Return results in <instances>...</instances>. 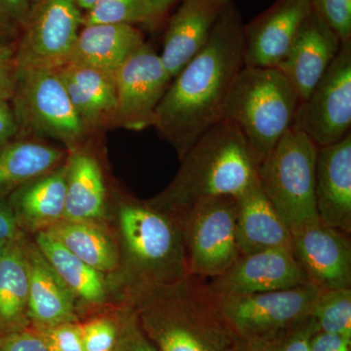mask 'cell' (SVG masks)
<instances>
[{
  "instance_id": "1",
  "label": "cell",
  "mask_w": 351,
  "mask_h": 351,
  "mask_svg": "<svg viewBox=\"0 0 351 351\" xmlns=\"http://www.w3.org/2000/svg\"><path fill=\"white\" fill-rule=\"evenodd\" d=\"M243 68L244 23L232 2L202 49L173 78L156 108L154 126L180 159L223 119L228 95Z\"/></svg>"
},
{
  "instance_id": "2",
  "label": "cell",
  "mask_w": 351,
  "mask_h": 351,
  "mask_svg": "<svg viewBox=\"0 0 351 351\" xmlns=\"http://www.w3.org/2000/svg\"><path fill=\"white\" fill-rule=\"evenodd\" d=\"M138 326L157 351H234L237 337L202 279L132 286Z\"/></svg>"
},
{
  "instance_id": "3",
  "label": "cell",
  "mask_w": 351,
  "mask_h": 351,
  "mask_svg": "<svg viewBox=\"0 0 351 351\" xmlns=\"http://www.w3.org/2000/svg\"><path fill=\"white\" fill-rule=\"evenodd\" d=\"M181 160L175 179L151 202L176 217L206 198L237 197L257 180L260 165L239 127L226 119L201 135Z\"/></svg>"
},
{
  "instance_id": "4",
  "label": "cell",
  "mask_w": 351,
  "mask_h": 351,
  "mask_svg": "<svg viewBox=\"0 0 351 351\" xmlns=\"http://www.w3.org/2000/svg\"><path fill=\"white\" fill-rule=\"evenodd\" d=\"M299 104L278 69L244 66L228 95L223 119L239 127L261 163L292 128Z\"/></svg>"
},
{
  "instance_id": "5",
  "label": "cell",
  "mask_w": 351,
  "mask_h": 351,
  "mask_svg": "<svg viewBox=\"0 0 351 351\" xmlns=\"http://www.w3.org/2000/svg\"><path fill=\"white\" fill-rule=\"evenodd\" d=\"M119 230L133 285L169 284L188 276L179 218L152 203L120 207Z\"/></svg>"
},
{
  "instance_id": "6",
  "label": "cell",
  "mask_w": 351,
  "mask_h": 351,
  "mask_svg": "<svg viewBox=\"0 0 351 351\" xmlns=\"http://www.w3.org/2000/svg\"><path fill=\"white\" fill-rule=\"evenodd\" d=\"M317 152L311 138L291 128L258 165L261 189L291 232L320 221L315 197Z\"/></svg>"
},
{
  "instance_id": "7",
  "label": "cell",
  "mask_w": 351,
  "mask_h": 351,
  "mask_svg": "<svg viewBox=\"0 0 351 351\" xmlns=\"http://www.w3.org/2000/svg\"><path fill=\"white\" fill-rule=\"evenodd\" d=\"M237 215V197L226 195L198 201L177 216L189 276L210 280L239 257Z\"/></svg>"
},
{
  "instance_id": "8",
  "label": "cell",
  "mask_w": 351,
  "mask_h": 351,
  "mask_svg": "<svg viewBox=\"0 0 351 351\" xmlns=\"http://www.w3.org/2000/svg\"><path fill=\"white\" fill-rule=\"evenodd\" d=\"M14 113L18 126L75 149L86 134L57 69L16 73Z\"/></svg>"
},
{
  "instance_id": "9",
  "label": "cell",
  "mask_w": 351,
  "mask_h": 351,
  "mask_svg": "<svg viewBox=\"0 0 351 351\" xmlns=\"http://www.w3.org/2000/svg\"><path fill=\"white\" fill-rule=\"evenodd\" d=\"M82 25L75 0H32L14 60L16 73L68 63Z\"/></svg>"
},
{
  "instance_id": "10",
  "label": "cell",
  "mask_w": 351,
  "mask_h": 351,
  "mask_svg": "<svg viewBox=\"0 0 351 351\" xmlns=\"http://www.w3.org/2000/svg\"><path fill=\"white\" fill-rule=\"evenodd\" d=\"M320 291L306 283L257 294L212 295L228 326L237 337L245 338L280 331L309 319Z\"/></svg>"
},
{
  "instance_id": "11",
  "label": "cell",
  "mask_w": 351,
  "mask_h": 351,
  "mask_svg": "<svg viewBox=\"0 0 351 351\" xmlns=\"http://www.w3.org/2000/svg\"><path fill=\"white\" fill-rule=\"evenodd\" d=\"M351 127V43L341 44L326 73L295 112L292 128L320 147L341 142Z\"/></svg>"
},
{
  "instance_id": "12",
  "label": "cell",
  "mask_w": 351,
  "mask_h": 351,
  "mask_svg": "<svg viewBox=\"0 0 351 351\" xmlns=\"http://www.w3.org/2000/svg\"><path fill=\"white\" fill-rule=\"evenodd\" d=\"M117 108L112 123L142 130L154 126L156 108L172 82L160 55L145 43L114 73Z\"/></svg>"
},
{
  "instance_id": "13",
  "label": "cell",
  "mask_w": 351,
  "mask_h": 351,
  "mask_svg": "<svg viewBox=\"0 0 351 351\" xmlns=\"http://www.w3.org/2000/svg\"><path fill=\"white\" fill-rule=\"evenodd\" d=\"M216 297L257 294L309 283L292 248H272L239 255L221 276L205 281Z\"/></svg>"
},
{
  "instance_id": "14",
  "label": "cell",
  "mask_w": 351,
  "mask_h": 351,
  "mask_svg": "<svg viewBox=\"0 0 351 351\" xmlns=\"http://www.w3.org/2000/svg\"><path fill=\"white\" fill-rule=\"evenodd\" d=\"M292 250L309 283L320 290L351 288L350 234L319 221L292 232Z\"/></svg>"
},
{
  "instance_id": "15",
  "label": "cell",
  "mask_w": 351,
  "mask_h": 351,
  "mask_svg": "<svg viewBox=\"0 0 351 351\" xmlns=\"http://www.w3.org/2000/svg\"><path fill=\"white\" fill-rule=\"evenodd\" d=\"M311 10V0H276L244 24V66L277 68Z\"/></svg>"
},
{
  "instance_id": "16",
  "label": "cell",
  "mask_w": 351,
  "mask_h": 351,
  "mask_svg": "<svg viewBox=\"0 0 351 351\" xmlns=\"http://www.w3.org/2000/svg\"><path fill=\"white\" fill-rule=\"evenodd\" d=\"M338 36L311 10L278 69L294 88L300 103L326 73L341 47Z\"/></svg>"
},
{
  "instance_id": "17",
  "label": "cell",
  "mask_w": 351,
  "mask_h": 351,
  "mask_svg": "<svg viewBox=\"0 0 351 351\" xmlns=\"http://www.w3.org/2000/svg\"><path fill=\"white\" fill-rule=\"evenodd\" d=\"M164 34L160 58L171 77L206 44L226 7L234 0H180Z\"/></svg>"
},
{
  "instance_id": "18",
  "label": "cell",
  "mask_w": 351,
  "mask_h": 351,
  "mask_svg": "<svg viewBox=\"0 0 351 351\" xmlns=\"http://www.w3.org/2000/svg\"><path fill=\"white\" fill-rule=\"evenodd\" d=\"M318 217L325 225L351 233V134L318 149L315 169Z\"/></svg>"
},
{
  "instance_id": "19",
  "label": "cell",
  "mask_w": 351,
  "mask_h": 351,
  "mask_svg": "<svg viewBox=\"0 0 351 351\" xmlns=\"http://www.w3.org/2000/svg\"><path fill=\"white\" fill-rule=\"evenodd\" d=\"M29 267V315L31 327L36 330L66 322H78L76 298L58 276L36 243L25 241Z\"/></svg>"
},
{
  "instance_id": "20",
  "label": "cell",
  "mask_w": 351,
  "mask_h": 351,
  "mask_svg": "<svg viewBox=\"0 0 351 351\" xmlns=\"http://www.w3.org/2000/svg\"><path fill=\"white\" fill-rule=\"evenodd\" d=\"M237 237L240 255L272 248H292V232L257 180L237 197Z\"/></svg>"
},
{
  "instance_id": "21",
  "label": "cell",
  "mask_w": 351,
  "mask_h": 351,
  "mask_svg": "<svg viewBox=\"0 0 351 351\" xmlns=\"http://www.w3.org/2000/svg\"><path fill=\"white\" fill-rule=\"evenodd\" d=\"M57 71L87 132L112 123L117 108L113 73L75 62H68Z\"/></svg>"
},
{
  "instance_id": "22",
  "label": "cell",
  "mask_w": 351,
  "mask_h": 351,
  "mask_svg": "<svg viewBox=\"0 0 351 351\" xmlns=\"http://www.w3.org/2000/svg\"><path fill=\"white\" fill-rule=\"evenodd\" d=\"M145 43L144 34L134 25H83L69 62L86 64L114 75Z\"/></svg>"
},
{
  "instance_id": "23",
  "label": "cell",
  "mask_w": 351,
  "mask_h": 351,
  "mask_svg": "<svg viewBox=\"0 0 351 351\" xmlns=\"http://www.w3.org/2000/svg\"><path fill=\"white\" fill-rule=\"evenodd\" d=\"M66 164L14 191L9 204L21 226L43 232L64 219Z\"/></svg>"
},
{
  "instance_id": "24",
  "label": "cell",
  "mask_w": 351,
  "mask_h": 351,
  "mask_svg": "<svg viewBox=\"0 0 351 351\" xmlns=\"http://www.w3.org/2000/svg\"><path fill=\"white\" fill-rule=\"evenodd\" d=\"M29 267L24 237L7 245L0 258V335L31 327Z\"/></svg>"
},
{
  "instance_id": "25",
  "label": "cell",
  "mask_w": 351,
  "mask_h": 351,
  "mask_svg": "<svg viewBox=\"0 0 351 351\" xmlns=\"http://www.w3.org/2000/svg\"><path fill=\"white\" fill-rule=\"evenodd\" d=\"M66 166L64 219L96 223L105 215L106 205L105 181L98 161L75 151Z\"/></svg>"
},
{
  "instance_id": "26",
  "label": "cell",
  "mask_w": 351,
  "mask_h": 351,
  "mask_svg": "<svg viewBox=\"0 0 351 351\" xmlns=\"http://www.w3.org/2000/svg\"><path fill=\"white\" fill-rule=\"evenodd\" d=\"M34 243L75 298L90 304L106 301L107 287L101 271L76 257L49 233L39 232Z\"/></svg>"
},
{
  "instance_id": "27",
  "label": "cell",
  "mask_w": 351,
  "mask_h": 351,
  "mask_svg": "<svg viewBox=\"0 0 351 351\" xmlns=\"http://www.w3.org/2000/svg\"><path fill=\"white\" fill-rule=\"evenodd\" d=\"M69 251L82 258L101 274L119 267L117 245L101 226L94 221H73L61 219L47 230Z\"/></svg>"
},
{
  "instance_id": "28",
  "label": "cell",
  "mask_w": 351,
  "mask_h": 351,
  "mask_svg": "<svg viewBox=\"0 0 351 351\" xmlns=\"http://www.w3.org/2000/svg\"><path fill=\"white\" fill-rule=\"evenodd\" d=\"M64 152L32 142L14 143L0 151V195L57 169Z\"/></svg>"
},
{
  "instance_id": "29",
  "label": "cell",
  "mask_w": 351,
  "mask_h": 351,
  "mask_svg": "<svg viewBox=\"0 0 351 351\" xmlns=\"http://www.w3.org/2000/svg\"><path fill=\"white\" fill-rule=\"evenodd\" d=\"M159 23L147 0H98L83 12V25H144L154 27Z\"/></svg>"
},
{
  "instance_id": "30",
  "label": "cell",
  "mask_w": 351,
  "mask_h": 351,
  "mask_svg": "<svg viewBox=\"0 0 351 351\" xmlns=\"http://www.w3.org/2000/svg\"><path fill=\"white\" fill-rule=\"evenodd\" d=\"M311 318L317 331L351 339V288L321 290Z\"/></svg>"
},
{
  "instance_id": "31",
  "label": "cell",
  "mask_w": 351,
  "mask_h": 351,
  "mask_svg": "<svg viewBox=\"0 0 351 351\" xmlns=\"http://www.w3.org/2000/svg\"><path fill=\"white\" fill-rule=\"evenodd\" d=\"M317 331L313 318L295 326L261 336L237 337L234 351H308L309 339Z\"/></svg>"
},
{
  "instance_id": "32",
  "label": "cell",
  "mask_w": 351,
  "mask_h": 351,
  "mask_svg": "<svg viewBox=\"0 0 351 351\" xmlns=\"http://www.w3.org/2000/svg\"><path fill=\"white\" fill-rule=\"evenodd\" d=\"M126 311L119 315L101 316L82 324L85 351H112L119 338Z\"/></svg>"
},
{
  "instance_id": "33",
  "label": "cell",
  "mask_w": 351,
  "mask_h": 351,
  "mask_svg": "<svg viewBox=\"0 0 351 351\" xmlns=\"http://www.w3.org/2000/svg\"><path fill=\"white\" fill-rule=\"evenodd\" d=\"M311 8L341 43H351V0H311Z\"/></svg>"
},
{
  "instance_id": "34",
  "label": "cell",
  "mask_w": 351,
  "mask_h": 351,
  "mask_svg": "<svg viewBox=\"0 0 351 351\" xmlns=\"http://www.w3.org/2000/svg\"><path fill=\"white\" fill-rule=\"evenodd\" d=\"M38 331L43 335L48 351H85L80 321L62 323Z\"/></svg>"
},
{
  "instance_id": "35",
  "label": "cell",
  "mask_w": 351,
  "mask_h": 351,
  "mask_svg": "<svg viewBox=\"0 0 351 351\" xmlns=\"http://www.w3.org/2000/svg\"><path fill=\"white\" fill-rule=\"evenodd\" d=\"M112 351H157L138 326L133 308L127 309L119 338Z\"/></svg>"
},
{
  "instance_id": "36",
  "label": "cell",
  "mask_w": 351,
  "mask_h": 351,
  "mask_svg": "<svg viewBox=\"0 0 351 351\" xmlns=\"http://www.w3.org/2000/svg\"><path fill=\"white\" fill-rule=\"evenodd\" d=\"M0 351H48L43 335L29 327L21 331L0 335Z\"/></svg>"
},
{
  "instance_id": "37",
  "label": "cell",
  "mask_w": 351,
  "mask_h": 351,
  "mask_svg": "<svg viewBox=\"0 0 351 351\" xmlns=\"http://www.w3.org/2000/svg\"><path fill=\"white\" fill-rule=\"evenodd\" d=\"M308 351H351V339L339 335L315 331L309 339Z\"/></svg>"
},
{
  "instance_id": "38",
  "label": "cell",
  "mask_w": 351,
  "mask_h": 351,
  "mask_svg": "<svg viewBox=\"0 0 351 351\" xmlns=\"http://www.w3.org/2000/svg\"><path fill=\"white\" fill-rule=\"evenodd\" d=\"M22 235L12 207L9 203L0 199V240L11 243Z\"/></svg>"
},
{
  "instance_id": "39",
  "label": "cell",
  "mask_w": 351,
  "mask_h": 351,
  "mask_svg": "<svg viewBox=\"0 0 351 351\" xmlns=\"http://www.w3.org/2000/svg\"><path fill=\"white\" fill-rule=\"evenodd\" d=\"M16 85V71L8 53L0 56V100L12 98Z\"/></svg>"
},
{
  "instance_id": "40",
  "label": "cell",
  "mask_w": 351,
  "mask_h": 351,
  "mask_svg": "<svg viewBox=\"0 0 351 351\" xmlns=\"http://www.w3.org/2000/svg\"><path fill=\"white\" fill-rule=\"evenodd\" d=\"M8 100H0V145L12 137L18 129L17 120Z\"/></svg>"
},
{
  "instance_id": "41",
  "label": "cell",
  "mask_w": 351,
  "mask_h": 351,
  "mask_svg": "<svg viewBox=\"0 0 351 351\" xmlns=\"http://www.w3.org/2000/svg\"><path fill=\"white\" fill-rule=\"evenodd\" d=\"M32 0H1L2 5L5 9L9 17L16 25H24Z\"/></svg>"
},
{
  "instance_id": "42",
  "label": "cell",
  "mask_w": 351,
  "mask_h": 351,
  "mask_svg": "<svg viewBox=\"0 0 351 351\" xmlns=\"http://www.w3.org/2000/svg\"><path fill=\"white\" fill-rule=\"evenodd\" d=\"M151 4L152 10L154 11L159 21H162L166 13L170 10L171 7L177 3L180 0H147Z\"/></svg>"
},
{
  "instance_id": "43",
  "label": "cell",
  "mask_w": 351,
  "mask_h": 351,
  "mask_svg": "<svg viewBox=\"0 0 351 351\" xmlns=\"http://www.w3.org/2000/svg\"><path fill=\"white\" fill-rule=\"evenodd\" d=\"M15 25V23L9 17L5 9L2 5L1 0H0V32H11Z\"/></svg>"
},
{
  "instance_id": "44",
  "label": "cell",
  "mask_w": 351,
  "mask_h": 351,
  "mask_svg": "<svg viewBox=\"0 0 351 351\" xmlns=\"http://www.w3.org/2000/svg\"><path fill=\"white\" fill-rule=\"evenodd\" d=\"M75 1L80 8L82 9V12H85L88 9L91 8L98 0H75Z\"/></svg>"
},
{
  "instance_id": "45",
  "label": "cell",
  "mask_w": 351,
  "mask_h": 351,
  "mask_svg": "<svg viewBox=\"0 0 351 351\" xmlns=\"http://www.w3.org/2000/svg\"><path fill=\"white\" fill-rule=\"evenodd\" d=\"M9 243H5V242L1 241V240H0V258H1L2 256H3L7 245Z\"/></svg>"
},
{
  "instance_id": "46",
  "label": "cell",
  "mask_w": 351,
  "mask_h": 351,
  "mask_svg": "<svg viewBox=\"0 0 351 351\" xmlns=\"http://www.w3.org/2000/svg\"><path fill=\"white\" fill-rule=\"evenodd\" d=\"M6 53L7 51L5 49H0V56H1V55L6 54Z\"/></svg>"
}]
</instances>
